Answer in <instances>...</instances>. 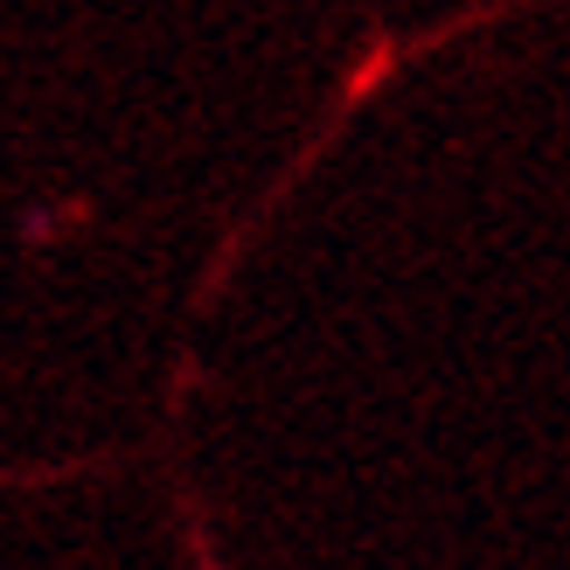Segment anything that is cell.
Segmentation results:
<instances>
[]
</instances>
